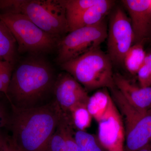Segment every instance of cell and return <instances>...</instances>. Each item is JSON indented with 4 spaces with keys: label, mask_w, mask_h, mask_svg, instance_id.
<instances>
[{
    "label": "cell",
    "mask_w": 151,
    "mask_h": 151,
    "mask_svg": "<svg viewBox=\"0 0 151 151\" xmlns=\"http://www.w3.org/2000/svg\"><path fill=\"white\" fill-rule=\"evenodd\" d=\"M12 109L7 126L14 146L21 151H48L49 141L63 113L56 101L33 108Z\"/></svg>",
    "instance_id": "obj_1"
},
{
    "label": "cell",
    "mask_w": 151,
    "mask_h": 151,
    "mask_svg": "<svg viewBox=\"0 0 151 151\" xmlns=\"http://www.w3.org/2000/svg\"><path fill=\"white\" fill-rule=\"evenodd\" d=\"M55 81L49 63L34 55L22 62L14 71L7 98L12 107H35L36 103L53 89Z\"/></svg>",
    "instance_id": "obj_2"
},
{
    "label": "cell",
    "mask_w": 151,
    "mask_h": 151,
    "mask_svg": "<svg viewBox=\"0 0 151 151\" xmlns=\"http://www.w3.org/2000/svg\"><path fill=\"white\" fill-rule=\"evenodd\" d=\"M23 15L60 40L69 32L63 0H0V14Z\"/></svg>",
    "instance_id": "obj_3"
},
{
    "label": "cell",
    "mask_w": 151,
    "mask_h": 151,
    "mask_svg": "<svg viewBox=\"0 0 151 151\" xmlns=\"http://www.w3.org/2000/svg\"><path fill=\"white\" fill-rule=\"evenodd\" d=\"M112 62L100 47L60 64L87 90L115 87Z\"/></svg>",
    "instance_id": "obj_4"
},
{
    "label": "cell",
    "mask_w": 151,
    "mask_h": 151,
    "mask_svg": "<svg viewBox=\"0 0 151 151\" xmlns=\"http://www.w3.org/2000/svg\"><path fill=\"white\" fill-rule=\"evenodd\" d=\"M4 22L12 34L17 45L18 52L33 55L51 52L60 40L38 27L29 19L19 14H0Z\"/></svg>",
    "instance_id": "obj_5"
},
{
    "label": "cell",
    "mask_w": 151,
    "mask_h": 151,
    "mask_svg": "<svg viewBox=\"0 0 151 151\" xmlns=\"http://www.w3.org/2000/svg\"><path fill=\"white\" fill-rule=\"evenodd\" d=\"M112 99L122 116L128 151H138L151 141V111L139 110L129 103L121 92L111 89Z\"/></svg>",
    "instance_id": "obj_6"
},
{
    "label": "cell",
    "mask_w": 151,
    "mask_h": 151,
    "mask_svg": "<svg viewBox=\"0 0 151 151\" xmlns=\"http://www.w3.org/2000/svg\"><path fill=\"white\" fill-rule=\"evenodd\" d=\"M107 36L108 29L104 20L94 25L70 32L58 44L57 63L60 65L100 47Z\"/></svg>",
    "instance_id": "obj_7"
},
{
    "label": "cell",
    "mask_w": 151,
    "mask_h": 151,
    "mask_svg": "<svg viewBox=\"0 0 151 151\" xmlns=\"http://www.w3.org/2000/svg\"><path fill=\"white\" fill-rule=\"evenodd\" d=\"M107 39L108 55L112 63L124 64L125 55L134 44V36L129 18L120 8L111 15Z\"/></svg>",
    "instance_id": "obj_8"
},
{
    "label": "cell",
    "mask_w": 151,
    "mask_h": 151,
    "mask_svg": "<svg viewBox=\"0 0 151 151\" xmlns=\"http://www.w3.org/2000/svg\"><path fill=\"white\" fill-rule=\"evenodd\" d=\"M98 123V141L101 145L108 151L124 150V123L113 99L107 111Z\"/></svg>",
    "instance_id": "obj_9"
},
{
    "label": "cell",
    "mask_w": 151,
    "mask_h": 151,
    "mask_svg": "<svg viewBox=\"0 0 151 151\" xmlns=\"http://www.w3.org/2000/svg\"><path fill=\"white\" fill-rule=\"evenodd\" d=\"M56 103L63 113L78 105H87L89 96L86 89L72 76L65 72L58 75L53 87Z\"/></svg>",
    "instance_id": "obj_10"
},
{
    "label": "cell",
    "mask_w": 151,
    "mask_h": 151,
    "mask_svg": "<svg viewBox=\"0 0 151 151\" xmlns=\"http://www.w3.org/2000/svg\"><path fill=\"white\" fill-rule=\"evenodd\" d=\"M130 16L134 36V44L151 38L150 0L122 1Z\"/></svg>",
    "instance_id": "obj_11"
},
{
    "label": "cell",
    "mask_w": 151,
    "mask_h": 151,
    "mask_svg": "<svg viewBox=\"0 0 151 151\" xmlns=\"http://www.w3.org/2000/svg\"><path fill=\"white\" fill-rule=\"evenodd\" d=\"M115 86L129 103L142 111H148L151 106V86L138 87L131 84L119 73L114 74Z\"/></svg>",
    "instance_id": "obj_12"
},
{
    "label": "cell",
    "mask_w": 151,
    "mask_h": 151,
    "mask_svg": "<svg viewBox=\"0 0 151 151\" xmlns=\"http://www.w3.org/2000/svg\"><path fill=\"white\" fill-rule=\"evenodd\" d=\"M114 4V1L111 0H98L96 4L84 12L76 29L84 27L94 25L102 22L111 10Z\"/></svg>",
    "instance_id": "obj_13"
},
{
    "label": "cell",
    "mask_w": 151,
    "mask_h": 151,
    "mask_svg": "<svg viewBox=\"0 0 151 151\" xmlns=\"http://www.w3.org/2000/svg\"><path fill=\"white\" fill-rule=\"evenodd\" d=\"M98 0H63L69 32L77 29L84 12Z\"/></svg>",
    "instance_id": "obj_14"
},
{
    "label": "cell",
    "mask_w": 151,
    "mask_h": 151,
    "mask_svg": "<svg viewBox=\"0 0 151 151\" xmlns=\"http://www.w3.org/2000/svg\"><path fill=\"white\" fill-rule=\"evenodd\" d=\"M17 45L10 30L0 19V60L13 65L17 61Z\"/></svg>",
    "instance_id": "obj_15"
},
{
    "label": "cell",
    "mask_w": 151,
    "mask_h": 151,
    "mask_svg": "<svg viewBox=\"0 0 151 151\" xmlns=\"http://www.w3.org/2000/svg\"><path fill=\"white\" fill-rule=\"evenodd\" d=\"M106 89L103 88L92 94L89 97L86 105L89 113L97 122L107 111L112 99Z\"/></svg>",
    "instance_id": "obj_16"
},
{
    "label": "cell",
    "mask_w": 151,
    "mask_h": 151,
    "mask_svg": "<svg viewBox=\"0 0 151 151\" xmlns=\"http://www.w3.org/2000/svg\"><path fill=\"white\" fill-rule=\"evenodd\" d=\"M146 54L143 43L133 45L124 58V64L127 70L132 74H137L144 63Z\"/></svg>",
    "instance_id": "obj_17"
},
{
    "label": "cell",
    "mask_w": 151,
    "mask_h": 151,
    "mask_svg": "<svg viewBox=\"0 0 151 151\" xmlns=\"http://www.w3.org/2000/svg\"><path fill=\"white\" fill-rule=\"evenodd\" d=\"M68 114L77 131L85 132L91 126L92 117L87 110L86 105H76L70 109Z\"/></svg>",
    "instance_id": "obj_18"
},
{
    "label": "cell",
    "mask_w": 151,
    "mask_h": 151,
    "mask_svg": "<svg viewBox=\"0 0 151 151\" xmlns=\"http://www.w3.org/2000/svg\"><path fill=\"white\" fill-rule=\"evenodd\" d=\"M58 127L61 131L65 140L66 151H78L75 133L73 130V126L68 114L63 113Z\"/></svg>",
    "instance_id": "obj_19"
},
{
    "label": "cell",
    "mask_w": 151,
    "mask_h": 151,
    "mask_svg": "<svg viewBox=\"0 0 151 151\" xmlns=\"http://www.w3.org/2000/svg\"><path fill=\"white\" fill-rule=\"evenodd\" d=\"M137 74L141 87L151 86V52L146 54L144 63Z\"/></svg>",
    "instance_id": "obj_20"
},
{
    "label": "cell",
    "mask_w": 151,
    "mask_h": 151,
    "mask_svg": "<svg viewBox=\"0 0 151 151\" xmlns=\"http://www.w3.org/2000/svg\"><path fill=\"white\" fill-rule=\"evenodd\" d=\"M48 151H66L65 140L58 127L49 141Z\"/></svg>",
    "instance_id": "obj_21"
},
{
    "label": "cell",
    "mask_w": 151,
    "mask_h": 151,
    "mask_svg": "<svg viewBox=\"0 0 151 151\" xmlns=\"http://www.w3.org/2000/svg\"><path fill=\"white\" fill-rule=\"evenodd\" d=\"M13 67L7 61L0 60V78L7 92L12 75Z\"/></svg>",
    "instance_id": "obj_22"
},
{
    "label": "cell",
    "mask_w": 151,
    "mask_h": 151,
    "mask_svg": "<svg viewBox=\"0 0 151 151\" xmlns=\"http://www.w3.org/2000/svg\"><path fill=\"white\" fill-rule=\"evenodd\" d=\"M1 151H20L15 147L11 137H4Z\"/></svg>",
    "instance_id": "obj_23"
},
{
    "label": "cell",
    "mask_w": 151,
    "mask_h": 151,
    "mask_svg": "<svg viewBox=\"0 0 151 151\" xmlns=\"http://www.w3.org/2000/svg\"><path fill=\"white\" fill-rule=\"evenodd\" d=\"M9 117L8 116L4 106L0 103V129L4 127L7 126Z\"/></svg>",
    "instance_id": "obj_24"
},
{
    "label": "cell",
    "mask_w": 151,
    "mask_h": 151,
    "mask_svg": "<svg viewBox=\"0 0 151 151\" xmlns=\"http://www.w3.org/2000/svg\"><path fill=\"white\" fill-rule=\"evenodd\" d=\"M0 92H1V93L4 94L7 98V91L5 88L4 85H3L2 82L1 81V78H0Z\"/></svg>",
    "instance_id": "obj_25"
},
{
    "label": "cell",
    "mask_w": 151,
    "mask_h": 151,
    "mask_svg": "<svg viewBox=\"0 0 151 151\" xmlns=\"http://www.w3.org/2000/svg\"><path fill=\"white\" fill-rule=\"evenodd\" d=\"M138 151H151V147L150 145H147L144 148L141 149V150Z\"/></svg>",
    "instance_id": "obj_26"
},
{
    "label": "cell",
    "mask_w": 151,
    "mask_h": 151,
    "mask_svg": "<svg viewBox=\"0 0 151 151\" xmlns=\"http://www.w3.org/2000/svg\"><path fill=\"white\" fill-rule=\"evenodd\" d=\"M4 138V136H3V135L0 133V151H1V148L2 144Z\"/></svg>",
    "instance_id": "obj_27"
},
{
    "label": "cell",
    "mask_w": 151,
    "mask_h": 151,
    "mask_svg": "<svg viewBox=\"0 0 151 151\" xmlns=\"http://www.w3.org/2000/svg\"><path fill=\"white\" fill-rule=\"evenodd\" d=\"M116 151H124V150H119Z\"/></svg>",
    "instance_id": "obj_28"
},
{
    "label": "cell",
    "mask_w": 151,
    "mask_h": 151,
    "mask_svg": "<svg viewBox=\"0 0 151 151\" xmlns=\"http://www.w3.org/2000/svg\"><path fill=\"white\" fill-rule=\"evenodd\" d=\"M150 5L151 6V0H150Z\"/></svg>",
    "instance_id": "obj_29"
},
{
    "label": "cell",
    "mask_w": 151,
    "mask_h": 151,
    "mask_svg": "<svg viewBox=\"0 0 151 151\" xmlns=\"http://www.w3.org/2000/svg\"><path fill=\"white\" fill-rule=\"evenodd\" d=\"M1 93H1V92H0V95H1Z\"/></svg>",
    "instance_id": "obj_30"
},
{
    "label": "cell",
    "mask_w": 151,
    "mask_h": 151,
    "mask_svg": "<svg viewBox=\"0 0 151 151\" xmlns=\"http://www.w3.org/2000/svg\"><path fill=\"white\" fill-rule=\"evenodd\" d=\"M150 143H151V141ZM150 146H151V145Z\"/></svg>",
    "instance_id": "obj_31"
}]
</instances>
